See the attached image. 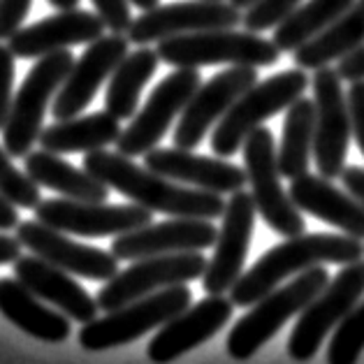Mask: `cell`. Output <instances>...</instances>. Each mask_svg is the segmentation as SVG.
<instances>
[{"label": "cell", "instance_id": "obj_26", "mask_svg": "<svg viewBox=\"0 0 364 364\" xmlns=\"http://www.w3.org/2000/svg\"><path fill=\"white\" fill-rule=\"evenodd\" d=\"M364 44V0H353V5L334 19L332 26L316 35L314 40L295 49V65L301 70H318L341 60L350 51Z\"/></svg>", "mask_w": 364, "mask_h": 364}, {"label": "cell", "instance_id": "obj_5", "mask_svg": "<svg viewBox=\"0 0 364 364\" xmlns=\"http://www.w3.org/2000/svg\"><path fill=\"white\" fill-rule=\"evenodd\" d=\"M330 274L318 264L297 274L295 281L274 288L253 304V309L239 321L228 336V353L232 360H248L286 325L292 316L304 311V306L321 292Z\"/></svg>", "mask_w": 364, "mask_h": 364}, {"label": "cell", "instance_id": "obj_9", "mask_svg": "<svg viewBox=\"0 0 364 364\" xmlns=\"http://www.w3.org/2000/svg\"><path fill=\"white\" fill-rule=\"evenodd\" d=\"M364 295V260H355L343 264L334 281L309 301L299 314L295 330L288 339V355L295 362H309L318 348L323 346L325 336L330 334L341 318L358 304Z\"/></svg>", "mask_w": 364, "mask_h": 364}, {"label": "cell", "instance_id": "obj_28", "mask_svg": "<svg viewBox=\"0 0 364 364\" xmlns=\"http://www.w3.org/2000/svg\"><path fill=\"white\" fill-rule=\"evenodd\" d=\"M121 135V123L109 112H93L86 117H75L56 121L54 126L42 128L40 146L51 154H82V151H97L117 144Z\"/></svg>", "mask_w": 364, "mask_h": 364}, {"label": "cell", "instance_id": "obj_45", "mask_svg": "<svg viewBox=\"0 0 364 364\" xmlns=\"http://www.w3.org/2000/svg\"><path fill=\"white\" fill-rule=\"evenodd\" d=\"M230 3H232L235 7H239V10H246L248 5H253L255 0H230Z\"/></svg>", "mask_w": 364, "mask_h": 364}, {"label": "cell", "instance_id": "obj_17", "mask_svg": "<svg viewBox=\"0 0 364 364\" xmlns=\"http://www.w3.org/2000/svg\"><path fill=\"white\" fill-rule=\"evenodd\" d=\"M128 47L130 40L119 33L102 35V38L93 40L91 47L82 54V58H77L73 63L65 82L58 88L54 107H51L54 119L65 121L82 114L88 107V102L95 97V93L100 91L105 79L126 58Z\"/></svg>", "mask_w": 364, "mask_h": 364}, {"label": "cell", "instance_id": "obj_36", "mask_svg": "<svg viewBox=\"0 0 364 364\" xmlns=\"http://www.w3.org/2000/svg\"><path fill=\"white\" fill-rule=\"evenodd\" d=\"M14 63L16 56L10 47L0 44V130H3L7 114L12 107V86H14Z\"/></svg>", "mask_w": 364, "mask_h": 364}, {"label": "cell", "instance_id": "obj_33", "mask_svg": "<svg viewBox=\"0 0 364 364\" xmlns=\"http://www.w3.org/2000/svg\"><path fill=\"white\" fill-rule=\"evenodd\" d=\"M0 195H5L19 209H35L42 200L40 186L26 172L16 170L5 146H0Z\"/></svg>", "mask_w": 364, "mask_h": 364}, {"label": "cell", "instance_id": "obj_43", "mask_svg": "<svg viewBox=\"0 0 364 364\" xmlns=\"http://www.w3.org/2000/svg\"><path fill=\"white\" fill-rule=\"evenodd\" d=\"M47 3L54 7V10H75L79 5V0H47Z\"/></svg>", "mask_w": 364, "mask_h": 364}, {"label": "cell", "instance_id": "obj_11", "mask_svg": "<svg viewBox=\"0 0 364 364\" xmlns=\"http://www.w3.org/2000/svg\"><path fill=\"white\" fill-rule=\"evenodd\" d=\"M314 105H316V130H314V156L316 170L325 179L341 176L346 167L353 123L348 97L343 93L341 77L336 68L314 70Z\"/></svg>", "mask_w": 364, "mask_h": 364}, {"label": "cell", "instance_id": "obj_20", "mask_svg": "<svg viewBox=\"0 0 364 364\" xmlns=\"http://www.w3.org/2000/svg\"><path fill=\"white\" fill-rule=\"evenodd\" d=\"M235 304L223 295H209L195 306L183 309L172 321L163 325L149 343V360L154 364H170L183 353L209 341L218 330H223L232 318Z\"/></svg>", "mask_w": 364, "mask_h": 364}, {"label": "cell", "instance_id": "obj_2", "mask_svg": "<svg viewBox=\"0 0 364 364\" xmlns=\"http://www.w3.org/2000/svg\"><path fill=\"white\" fill-rule=\"evenodd\" d=\"M364 257V244L348 235H297L269 248L248 272L230 288L235 306H253L288 277H295L318 264H348Z\"/></svg>", "mask_w": 364, "mask_h": 364}, {"label": "cell", "instance_id": "obj_6", "mask_svg": "<svg viewBox=\"0 0 364 364\" xmlns=\"http://www.w3.org/2000/svg\"><path fill=\"white\" fill-rule=\"evenodd\" d=\"M73 63V51L60 49L38 58V63L28 70L23 84L19 86V93L12 97V107L3 126V144L12 158L31 154L42 132L44 114H47L51 97H56Z\"/></svg>", "mask_w": 364, "mask_h": 364}, {"label": "cell", "instance_id": "obj_12", "mask_svg": "<svg viewBox=\"0 0 364 364\" xmlns=\"http://www.w3.org/2000/svg\"><path fill=\"white\" fill-rule=\"evenodd\" d=\"M202 84V75L198 68H176L167 75L161 84L149 95L146 105L132 117L130 126L121 130L117 139V151L121 156L135 158L144 156L146 151L156 149L158 141L165 137L172 121L183 112L191 95Z\"/></svg>", "mask_w": 364, "mask_h": 364}, {"label": "cell", "instance_id": "obj_44", "mask_svg": "<svg viewBox=\"0 0 364 364\" xmlns=\"http://www.w3.org/2000/svg\"><path fill=\"white\" fill-rule=\"evenodd\" d=\"M161 0H130V5L139 7V10H151V7H156Z\"/></svg>", "mask_w": 364, "mask_h": 364}, {"label": "cell", "instance_id": "obj_39", "mask_svg": "<svg viewBox=\"0 0 364 364\" xmlns=\"http://www.w3.org/2000/svg\"><path fill=\"white\" fill-rule=\"evenodd\" d=\"M336 73L346 82H358L364 79V44L350 51L348 56H343L341 60H336Z\"/></svg>", "mask_w": 364, "mask_h": 364}, {"label": "cell", "instance_id": "obj_10", "mask_svg": "<svg viewBox=\"0 0 364 364\" xmlns=\"http://www.w3.org/2000/svg\"><path fill=\"white\" fill-rule=\"evenodd\" d=\"M207 269L202 251H186V253H165V255H151L135 260L128 269L119 272L112 277L97 292V309L114 311L119 306H126L139 297H146L151 292L181 286L202 279Z\"/></svg>", "mask_w": 364, "mask_h": 364}, {"label": "cell", "instance_id": "obj_16", "mask_svg": "<svg viewBox=\"0 0 364 364\" xmlns=\"http://www.w3.org/2000/svg\"><path fill=\"white\" fill-rule=\"evenodd\" d=\"M257 82V68L248 65H230L198 86L191 95L188 105L181 112V119L174 130L176 149H195L204 139V135L216 126L228 114V109L237 102L246 88Z\"/></svg>", "mask_w": 364, "mask_h": 364}, {"label": "cell", "instance_id": "obj_41", "mask_svg": "<svg viewBox=\"0 0 364 364\" xmlns=\"http://www.w3.org/2000/svg\"><path fill=\"white\" fill-rule=\"evenodd\" d=\"M19 223H21L19 209H16L5 195H0V232H5V230H14Z\"/></svg>", "mask_w": 364, "mask_h": 364}, {"label": "cell", "instance_id": "obj_37", "mask_svg": "<svg viewBox=\"0 0 364 364\" xmlns=\"http://www.w3.org/2000/svg\"><path fill=\"white\" fill-rule=\"evenodd\" d=\"M33 0H0V40H10L23 28Z\"/></svg>", "mask_w": 364, "mask_h": 364}, {"label": "cell", "instance_id": "obj_8", "mask_svg": "<svg viewBox=\"0 0 364 364\" xmlns=\"http://www.w3.org/2000/svg\"><path fill=\"white\" fill-rule=\"evenodd\" d=\"M242 154L246 183L251 186V198L264 223L281 237L304 235V218L281 186L274 132L264 126L255 128L242 144Z\"/></svg>", "mask_w": 364, "mask_h": 364}, {"label": "cell", "instance_id": "obj_7", "mask_svg": "<svg viewBox=\"0 0 364 364\" xmlns=\"http://www.w3.org/2000/svg\"><path fill=\"white\" fill-rule=\"evenodd\" d=\"M191 301L193 292L186 283L156 290L146 297L130 301L126 306L109 311L105 318H95V321L86 323L79 332V343H82V348L93 353L119 348L123 343L144 336L149 330L163 327L176 314L188 309Z\"/></svg>", "mask_w": 364, "mask_h": 364}, {"label": "cell", "instance_id": "obj_4", "mask_svg": "<svg viewBox=\"0 0 364 364\" xmlns=\"http://www.w3.org/2000/svg\"><path fill=\"white\" fill-rule=\"evenodd\" d=\"M156 54L172 68L202 65H248L269 68L279 60V47L260 33L216 28L161 40Z\"/></svg>", "mask_w": 364, "mask_h": 364}, {"label": "cell", "instance_id": "obj_13", "mask_svg": "<svg viewBox=\"0 0 364 364\" xmlns=\"http://www.w3.org/2000/svg\"><path fill=\"white\" fill-rule=\"evenodd\" d=\"M40 223L77 237H119L151 223V214L139 204H107L82 200H40L33 209Z\"/></svg>", "mask_w": 364, "mask_h": 364}, {"label": "cell", "instance_id": "obj_18", "mask_svg": "<svg viewBox=\"0 0 364 364\" xmlns=\"http://www.w3.org/2000/svg\"><path fill=\"white\" fill-rule=\"evenodd\" d=\"M16 239L42 260L56 264L75 277L91 281H109L119 274V260L114 253L93 248L86 244H77L75 239L65 237V232L35 220H21L16 225Z\"/></svg>", "mask_w": 364, "mask_h": 364}, {"label": "cell", "instance_id": "obj_34", "mask_svg": "<svg viewBox=\"0 0 364 364\" xmlns=\"http://www.w3.org/2000/svg\"><path fill=\"white\" fill-rule=\"evenodd\" d=\"M299 3L301 0H255V3L248 5L246 12L242 14L244 31L262 33V31L277 28L292 10H297Z\"/></svg>", "mask_w": 364, "mask_h": 364}, {"label": "cell", "instance_id": "obj_14", "mask_svg": "<svg viewBox=\"0 0 364 364\" xmlns=\"http://www.w3.org/2000/svg\"><path fill=\"white\" fill-rule=\"evenodd\" d=\"M242 23V10L223 0H191V3L156 5L132 19L126 38L132 44L161 42L176 35H191L216 28H237Z\"/></svg>", "mask_w": 364, "mask_h": 364}, {"label": "cell", "instance_id": "obj_30", "mask_svg": "<svg viewBox=\"0 0 364 364\" xmlns=\"http://www.w3.org/2000/svg\"><path fill=\"white\" fill-rule=\"evenodd\" d=\"M283 137L277 151L279 172L292 181L295 176L309 172L311 154H314V130H316V105L311 97H297L286 109Z\"/></svg>", "mask_w": 364, "mask_h": 364}, {"label": "cell", "instance_id": "obj_40", "mask_svg": "<svg viewBox=\"0 0 364 364\" xmlns=\"http://www.w3.org/2000/svg\"><path fill=\"white\" fill-rule=\"evenodd\" d=\"M341 181H343V188L364 207V167H360V165L343 167Z\"/></svg>", "mask_w": 364, "mask_h": 364}, {"label": "cell", "instance_id": "obj_29", "mask_svg": "<svg viewBox=\"0 0 364 364\" xmlns=\"http://www.w3.org/2000/svg\"><path fill=\"white\" fill-rule=\"evenodd\" d=\"M158 63H161V58H158L156 49L149 47L126 54V58L109 75L107 95H105V112H109L119 121L135 117L141 88L156 75Z\"/></svg>", "mask_w": 364, "mask_h": 364}, {"label": "cell", "instance_id": "obj_23", "mask_svg": "<svg viewBox=\"0 0 364 364\" xmlns=\"http://www.w3.org/2000/svg\"><path fill=\"white\" fill-rule=\"evenodd\" d=\"M14 264V277L19 279L33 295L54 304L60 314L75 318L77 323H91L97 316V301L73 279V274L58 269L56 264L42 260L38 255H19Z\"/></svg>", "mask_w": 364, "mask_h": 364}, {"label": "cell", "instance_id": "obj_25", "mask_svg": "<svg viewBox=\"0 0 364 364\" xmlns=\"http://www.w3.org/2000/svg\"><path fill=\"white\" fill-rule=\"evenodd\" d=\"M0 314L40 341L60 343L70 336V318L44 306L19 279H0Z\"/></svg>", "mask_w": 364, "mask_h": 364}, {"label": "cell", "instance_id": "obj_19", "mask_svg": "<svg viewBox=\"0 0 364 364\" xmlns=\"http://www.w3.org/2000/svg\"><path fill=\"white\" fill-rule=\"evenodd\" d=\"M218 230L204 218H172L163 223H149L114 237L112 253L117 260H141L151 255L204 251L216 244Z\"/></svg>", "mask_w": 364, "mask_h": 364}, {"label": "cell", "instance_id": "obj_21", "mask_svg": "<svg viewBox=\"0 0 364 364\" xmlns=\"http://www.w3.org/2000/svg\"><path fill=\"white\" fill-rule=\"evenodd\" d=\"M105 35V23L97 14L86 10H58L42 21L19 28L7 47L16 58H42L54 51L93 42Z\"/></svg>", "mask_w": 364, "mask_h": 364}, {"label": "cell", "instance_id": "obj_42", "mask_svg": "<svg viewBox=\"0 0 364 364\" xmlns=\"http://www.w3.org/2000/svg\"><path fill=\"white\" fill-rule=\"evenodd\" d=\"M21 255V244L16 237L0 235V264H10Z\"/></svg>", "mask_w": 364, "mask_h": 364}, {"label": "cell", "instance_id": "obj_35", "mask_svg": "<svg viewBox=\"0 0 364 364\" xmlns=\"http://www.w3.org/2000/svg\"><path fill=\"white\" fill-rule=\"evenodd\" d=\"M95 7V14L100 16L105 28H109L112 33L126 35L132 16H130V0H91Z\"/></svg>", "mask_w": 364, "mask_h": 364}, {"label": "cell", "instance_id": "obj_3", "mask_svg": "<svg viewBox=\"0 0 364 364\" xmlns=\"http://www.w3.org/2000/svg\"><path fill=\"white\" fill-rule=\"evenodd\" d=\"M306 88L309 77L301 68L283 70L279 75L255 82L216 123V130L211 135V151L220 158L235 156L237 151H242V144L255 128L277 117L279 112H286L297 97L304 95Z\"/></svg>", "mask_w": 364, "mask_h": 364}, {"label": "cell", "instance_id": "obj_22", "mask_svg": "<svg viewBox=\"0 0 364 364\" xmlns=\"http://www.w3.org/2000/svg\"><path fill=\"white\" fill-rule=\"evenodd\" d=\"M144 167L176 183L195 186L216 195H232L246 186V172L220 158L198 156L188 149H151L144 154Z\"/></svg>", "mask_w": 364, "mask_h": 364}, {"label": "cell", "instance_id": "obj_15", "mask_svg": "<svg viewBox=\"0 0 364 364\" xmlns=\"http://www.w3.org/2000/svg\"><path fill=\"white\" fill-rule=\"evenodd\" d=\"M255 202L251 193L244 188L230 195L223 209V225L216 235L214 257L207 260V269L202 274L204 292L209 295H223L230 292L235 281L244 274V262L251 248L253 225H255Z\"/></svg>", "mask_w": 364, "mask_h": 364}, {"label": "cell", "instance_id": "obj_1", "mask_svg": "<svg viewBox=\"0 0 364 364\" xmlns=\"http://www.w3.org/2000/svg\"><path fill=\"white\" fill-rule=\"evenodd\" d=\"M84 170L100 179L107 188L126 195L130 202L149 211H158V214H167L172 218L214 220L223 216V195L186 188L163 174L151 172L149 167L135 165L119 151L117 154L105 149L88 151L84 158Z\"/></svg>", "mask_w": 364, "mask_h": 364}, {"label": "cell", "instance_id": "obj_31", "mask_svg": "<svg viewBox=\"0 0 364 364\" xmlns=\"http://www.w3.org/2000/svg\"><path fill=\"white\" fill-rule=\"evenodd\" d=\"M353 5V0H306L299 3L277 28H274L272 42L277 44L281 54H292L301 44L321 35L327 26H332L341 12Z\"/></svg>", "mask_w": 364, "mask_h": 364}, {"label": "cell", "instance_id": "obj_38", "mask_svg": "<svg viewBox=\"0 0 364 364\" xmlns=\"http://www.w3.org/2000/svg\"><path fill=\"white\" fill-rule=\"evenodd\" d=\"M350 109V123H353V137L364 156V79L350 82V91L346 93Z\"/></svg>", "mask_w": 364, "mask_h": 364}, {"label": "cell", "instance_id": "obj_27", "mask_svg": "<svg viewBox=\"0 0 364 364\" xmlns=\"http://www.w3.org/2000/svg\"><path fill=\"white\" fill-rule=\"evenodd\" d=\"M23 167L40 188H51L63 198L82 202H105L109 198V188L100 179H95L84 167L79 170L70 165L51 151H31L28 156H23Z\"/></svg>", "mask_w": 364, "mask_h": 364}, {"label": "cell", "instance_id": "obj_24", "mask_svg": "<svg viewBox=\"0 0 364 364\" xmlns=\"http://www.w3.org/2000/svg\"><path fill=\"white\" fill-rule=\"evenodd\" d=\"M290 200L299 211L339 228L343 235L364 242V207L350 193L336 188L332 179L321 174H301L290 183Z\"/></svg>", "mask_w": 364, "mask_h": 364}, {"label": "cell", "instance_id": "obj_32", "mask_svg": "<svg viewBox=\"0 0 364 364\" xmlns=\"http://www.w3.org/2000/svg\"><path fill=\"white\" fill-rule=\"evenodd\" d=\"M364 350V299L358 301L341 323L334 327V336L327 348V364H358Z\"/></svg>", "mask_w": 364, "mask_h": 364}]
</instances>
